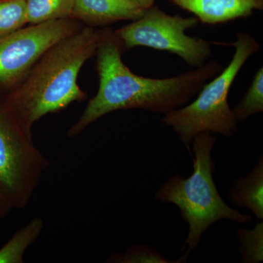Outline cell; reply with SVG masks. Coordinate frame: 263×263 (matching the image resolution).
Returning <instances> with one entry per match:
<instances>
[{
    "label": "cell",
    "mask_w": 263,
    "mask_h": 263,
    "mask_svg": "<svg viewBox=\"0 0 263 263\" xmlns=\"http://www.w3.org/2000/svg\"><path fill=\"white\" fill-rule=\"evenodd\" d=\"M49 161L34 145L0 94V190L12 209H25L39 186Z\"/></svg>",
    "instance_id": "obj_5"
},
{
    "label": "cell",
    "mask_w": 263,
    "mask_h": 263,
    "mask_svg": "<svg viewBox=\"0 0 263 263\" xmlns=\"http://www.w3.org/2000/svg\"><path fill=\"white\" fill-rule=\"evenodd\" d=\"M27 24L25 0H0V37Z\"/></svg>",
    "instance_id": "obj_16"
},
{
    "label": "cell",
    "mask_w": 263,
    "mask_h": 263,
    "mask_svg": "<svg viewBox=\"0 0 263 263\" xmlns=\"http://www.w3.org/2000/svg\"><path fill=\"white\" fill-rule=\"evenodd\" d=\"M239 242L241 262L259 263L263 260V221H257L252 229L239 228L236 233Z\"/></svg>",
    "instance_id": "obj_15"
},
{
    "label": "cell",
    "mask_w": 263,
    "mask_h": 263,
    "mask_svg": "<svg viewBox=\"0 0 263 263\" xmlns=\"http://www.w3.org/2000/svg\"><path fill=\"white\" fill-rule=\"evenodd\" d=\"M44 228V221L35 218L21 228L1 249L0 263H22L27 249L34 243Z\"/></svg>",
    "instance_id": "obj_11"
},
{
    "label": "cell",
    "mask_w": 263,
    "mask_h": 263,
    "mask_svg": "<svg viewBox=\"0 0 263 263\" xmlns=\"http://www.w3.org/2000/svg\"><path fill=\"white\" fill-rule=\"evenodd\" d=\"M233 46L235 53L229 65L208 81L195 101L164 114L162 123L172 128L188 149L194 137L203 132L231 138L238 132L228 94L235 78L247 60L259 49V44L245 32H238Z\"/></svg>",
    "instance_id": "obj_4"
},
{
    "label": "cell",
    "mask_w": 263,
    "mask_h": 263,
    "mask_svg": "<svg viewBox=\"0 0 263 263\" xmlns=\"http://www.w3.org/2000/svg\"><path fill=\"white\" fill-rule=\"evenodd\" d=\"M173 4L193 13L206 24L226 23L250 16L263 9V0H171Z\"/></svg>",
    "instance_id": "obj_8"
},
{
    "label": "cell",
    "mask_w": 263,
    "mask_h": 263,
    "mask_svg": "<svg viewBox=\"0 0 263 263\" xmlns=\"http://www.w3.org/2000/svg\"><path fill=\"white\" fill-rule=\"evenodd\" d=\"M216 140V136L209 132L194 137L193 174L183 179L176 173L155 194L157 201L169 202L179 208L181 218L188 224L187 236L181 250H196L202 235L216 221L228 219L247 224L253 219L252 216L230 207L218 192L213 177L216 163L212 157Z\"/></svg>",
    "instance_id": "obj_3"
},
{
    "label": "cell",
    "mask_w": 263,
    "mask_h": 263,
    "mask_svg": "<svg viewBox=\"0 0 263 263\" xmlns=\"http://www.w3.org/2000/svg\"><path fill=\"white\" fill-rule=\"evenodd\" d=\"M129 1L141 9L146 10L155 5V0H129Z\"/></svg>",
    "instance_id": "obj_18"
},
{
    "label": "cell",
    "mask_w": 263,
    "mask_h": 263,
    "mask_svg": "<svg viewBox=\"0 0 263 263\" xmlns=\"http://www.w3.org/2000/svg\"><path fill=\"white\" fill-rule=\"evenodd\" d=\"M145 10L129 0H75L70 18L95 26L136 21Z\"/></svg>",
    "instance_id": "obj_9"
},
{
    "label": "cell",
    "mask_w": 263,
    "mask_h": 263,
    "mask_svg": "<svg viewBox=\"0 0 263 263\" xmlns=\"http://www.w3.org/2000/svg\"><path fill=\"white\" fill-rule=\"evenodd\" d=\"M190 251H186L179 259H171L161 254L155 247L144 245L133 246L124 253H114L109 256L107 262L114 263H182L186 262Z\"/></svg>",
    "instance_id": "obj_13"
},
{
    "label": "cell",
    "mask_w": 263,
    "mask_h": 263,
    "mask_svg": "<svg viewBox=\"0 0 263 263\" xmlns=\"http://www.w3.org/2000/svg\"><path fill=\"white\" fill-rule=\"evenodd\" d=\"M27 23L70 18L75 0H25Z\"/></svg>",
    "instance_id": "obj_12"
},
{
    "label": "cell",
    "mask_w": 263,
    "mask_h": 263,
    "mask_svg": "<svg viewBox=\"0 0 263 263\" xmlns=\"http://www.w3.org/2000/svg\"><path fill=\"white\" fill-rule=\"evenodd\" d=\"M198 23L195 16L171 15L154 5L141 18L114 33L124 51L143 46L168 51L196 68L203 65L212 53V42L186 34Z\"/></svg>",
    "instance_id": "obj_6"
},
{
    "label": "cell",
    "mask_w": 263,
    "mask_h": 263,
    "mask_svg": "<svg viewBox=\"0 0 263 263\" xmlns=\"http://www.w3.org/2000/svg\"><path fill=\"white\" fill-rule=\"evenodd\" d=\"M99 39V31L82 27L45 52L23 80L3 95L25 129L32 133L34 123L41 118L86 100L78 76L96 53Z\"/></svg>",
    "instance_id": "obj_2"
},
{
    "label": "cell",
    "mask_w": 263,
    "mask_h": 263,
    "mask_svg": "<svg viewBox=\"0 0 263 263\" xmlns=\"http://www.w3.org/2000/svg\"><path fill=\"white\" fill-rule=\"evenodd\" d=\"M99 32L96 52L98 91L69 129L68 138L79 136L100 118L117 110L142 109L166 114L181 108L222 69L219 62L212 60L174 77H142L124 65L122 59L124 49L114 31L107 28Z\"/></svg>",
    "instance_id": "obj_1"
},
{
    "label": "cell",
    "mask_w": 263,
    "mask_h": 263,
    "mask_svg": "<svg viewBox=\"0 0 263 263\" xmlns=\"http://www.w3.org/2000/svg\"><path fill=\"white\" fill-rule=\"evenodd\" d=\"M82 28L67 18L31 24L0 37V94H6L23 80L43 53Z\"/></svg>",
    "instance_id": "obj_7"
},
{
    "label": "cell",
    "mask_w": 263,
    "mask_h": 263,
    "mask_svg": "<svg viewBox=\"0 0 263 263\" xmlns=\"http://www.w3.org/2000/svg\"><path fill=\"white\" fill-rule=\"evenodd\" d=\"M227 198L238 208H246L257 218L263 219V155L248 175L235 180L228 190Z\"/></svg>",
    "instance_id": "obj_10"
},
{
    "label": "cell",
    "mask_w": 263,
    "mask_h": 263,
    "mask_svg": "<svg viewBox=\"0 0 263 263\" xmlns=\"http://www.w3.org/2000/svg\"><path fill=\"white\" fill-rule=\"evenodd\" d=\"M12 210L13 209H12L9 202L8 201L4 194L0 190V220L9 215Z\"/></svg>",
    "instance_id": "obj_17"
},
{
    "label": "cell",
    "mask_w": 263,
    "mask_h": 263,
    "mask_svg": "<svg viewBox=\"0 0 263 263\" xmlns=\"http://www.w3.org/2000/svg\"><path fill=\"white\" fill-rule=\"evenodd\" d=\"M238 124L263 111V68L256 72L252 84L239 103L232 109Z\"/></svg>",
    "instance_id": "obj_14"
}]
</instances>
